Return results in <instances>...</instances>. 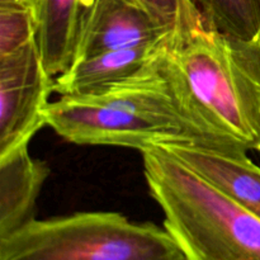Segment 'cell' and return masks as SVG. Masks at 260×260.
<instances>
[{"instance_id": "1", "label": "cell", "mask_w": 260, "mask_h": 260, "mask_svg": "<svg viewBox=\"0 0 260 260\" xmlns=\"http://www.w3.org/2000/svg\"><path fill=\"white\" fill-rule=\"evenodd\" d=\"M159 71L205 144L260 151V47L201 24L170 33Z\"/></svg>"}, {"instance_id": "2", "label": "cell", "mask_w": 260, "mask_h": 260, "mask_svg": "<svg viewBox=\"0 0 260 260\" xmlns=\"http://www.w3.org/2000/svg\"><path fill=\"white\" fill-rule=\"evenodd\" d=\"M45 117L61 139L75 145L144 152L175 142H202L180 116L159 66L99 93L60 95L48 103Z\"/></svg>"}, {"instance_id": "3", "label": "cell", "mask_w": 260, "mask_h": 260, "mask_svg": "<svg viewBox=\"0 0 260 260\" xmlns=\"http://www.w3.org/2000/svg\"><path fill=\"white\" fill-rule=\"evenodd\" d=\"M141 154L150 194L187 260H260V218L162 147Z\"/></svg>"}, {"instance_id": "4", "label": "cell", "mask_w": 260, "mask_h": 260, "mask_svg": "<svg viewBox=\"0 0 260 260\" xmlns=\"http://www.w3.org/2000/svg\"><path fill=\"white\" fill-rule=\"evenodd\" d=\"M0 260H187L165 228L119 212L32 220L0 238Z\"/></svg>"}, {"instance_id": "5", "label": "cell", "mask_w": 260, "mask_h": 260, "mask_svg": "<svg viewBox=\"0 0 260 260\" xmlns=\"http://www.w3.org/2000/svg\"><path fill=\"white\" fill-rule=\"evenodd\" d=\"M55 78L43 63L37 41L0 57V157L28 146L46 124Z\"/></svg>"}, {"instance_id": "6", "label": "cell", "mask_w": 260, "mask_h": 260, "mask_svg": "<svg viewBox=\"0 0 260 260\" xmlns=\"http://www.w3.org/2000/svg\"><path fill=\"white\" fill-rule=\"evenodd\" d=\"M159 147L260 218V167L246 151L205 142H175Z\"/></svg>"}, {"instance_id": "7", "label": "cell", "mask_w": 260, "mask_h": 260, "mask_svg": "<svg viewBox=\"0 0 260 260\" xmlns=\"http://www.w3.org/2000/svg\"><path fill=\"white\" fill-rule=\"evenodd\" d=\"M169 33L137 0H96L84 28L76 60L104 51L157 42Z\"/></svg>"}, {"instance_id": "8", "label": "cell", "mask_w": 260, "mask_h": 260, "mask_svg": "<svg viewBox=\"0 0 260 260\" xmlns=\"http://www.w3.org/2000/svg\"><path fill=\"white\" fill-rule=\"evenodd\" d=\"M170 35V33H169ZM169 35L157 42L142 43L76 60L55 78L58 95H86L157 68Z\"/></svg>"}, {"instance_id": "9", "label": "cell", "mask_w": 260, "mask_h": 260, "mask_svg": "<svg viewBox=\"0 0 260 260\" xmlns=\"http://www.w3.org/2000/svg\"><path fill=\"white\" fill-rule=\"evenodd\" d=\"M96 0H40L37 43L43 63L56 78L76 60L84 28Z\"/></svg>"}, {"instance_id": "10", "label": "cell", "mask_w": 260, "mask_h": 260, "mask_svg": "<svg viewBox=\"0 0 260 260\" xmlns=\"http://www.w3.org/2000/svg\"><path fill=\"white\" fill-rule=\"evenodd\" d=\"M50 174L47 162L33 159L28 146L0 157V238L35 220L37 200Z\"/></svg>"}, {"instance_id": "11", "label": "cell", "mask_w": 260, "mask_h": 260, "mask_svg": "<svg viewBox=\"0 0 260 260\" xmlns=\"http://www.w3.org/2000/svg\"><path fill=\"white\" fill-rule=\"evenodd\" d=\"M206 19L236 40L253 42L260 32V0H194Z\"/></svg>"}, {"instance_id": "12", "label": "cell", "mask_w": 260, "mask_h": 260, "mask_svg": "<svg viewBox=\"0 0 260 260\" xmlns=\"http://www.w3.org/2000/svg\"><path fill=\"white\" fill-rule=\"evenodd\" d=\"M36 9L0 3V57L9 56L37 41Z\"/></svg>"}, {"instance_id": "13", "label": "cell", "mask_w": 260, "mask_h": 260, "mask_svg": "<svg viewBox=\"0 0 260 260\" xmlns=\"http://www.w3.org/2000/svg\"><path fill=\"white\" fill-rule=\"evenodd\" d=\"M172 33L190 29L206 17L194 0H137Z\"/></svg>"}, {"instance_id": "14", "label": "cell", "mask_w": 260, "mask_h": 260, "mask_svg": "<svg viewBox=\"0 0 260 260\" xmlns=\"http://www.w3.org/2000/svg\"><path fill=\"white\" fill-rule=\"evenodd\" d=\"M40 0H0V3H8V4H18L23 7H29L33 9H37V5Z\"/></svg>"}, {"instance_id": "15", "label": "cell", "mask_w": 260, "mask_h": 260, "mask_svg": "<svg viewBox=\"0 0 260 260\" xmlns=\"http://www.w3.org/2000/svg\"><path fill=\"white\" fill-rule=\"evenodd\" d=\"M258 42H259V47H260V32H259V36H258Z\"/></svg>"}]
</instances>
